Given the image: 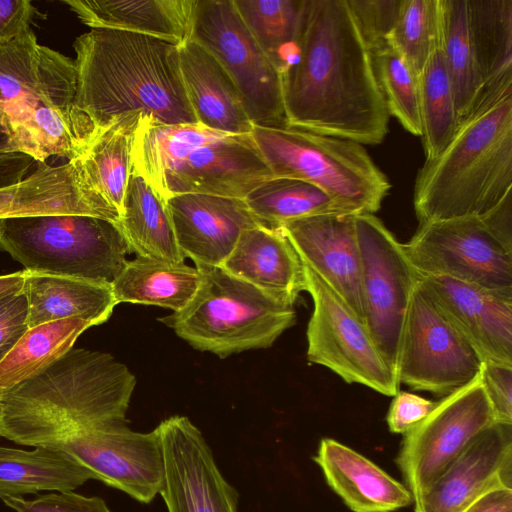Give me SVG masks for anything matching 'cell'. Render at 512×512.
I'll return each mask as SVG.
<instances>
[{
	"mask_svg": "<svg viewBox=\"0 0 512 512\" xmlns=\"http://www.w3.org/2000/svg\"><path fill=\"white\" fill-rule=\"evenodd\" d=\"M288 126L380 144L389 113L347 0H305L299 51L281 75Z\"/></svg>",
	"mask_w": 512,
	"mask_h": 512,
	"instance_id": "obj_1",
	"label": "cell"
},
{
	"mask_svg": "<svg viewBox=\"0 0 512 512\" xmlns=\"http://www.w3.org/2000/svg\"><path fill=\"white\" fill-rule=\"evenodd\" d=\"M73 47L75 104L93 127L127 113L165 125L197 123L182 82L178 45L128 31L91 29Z\"/></svg>",
	"mask_w": 512,
	"mask_h": 512,
	"instance_id": "obj_2",
	"label": "cell"
},
{
	"mask_svg": "<svg viewBox=\"0 0 512 512\" xmlns=\"http://www.w3.org/2000/svg\"><path fill=\"white\" fill-rule=\"evenodd\" d=\"M135 385L133 373L112 355L72 348L0 398V436L56 447L86 428L126 421Z\"/></svg>",
	"mask_w": 512,
	"mask_h": 512,
	"instance_id": "obj_3",
	"label": "cell"
},
{
	"mask_svg": "<svg viewBox=\"0 0 512 512\" xmlns=\"http://www.w3.org/2000/svg\"><path fill=\"white\" fill-rule=\"evenodd\" d=\"M512 192V72L485 88L451 141L418 170L419 224L480 215Z\"/></svg>",
	"mask_w": 512,
	"mask_h": 512,
	"instance_id": "obj_4",
	"label": "cell"
},
{
	"mask_svg": "<svg viewBox=\"0 0 512 512\" xmlns=\"http://www.w3.org/2000/svg\"><path fill=\"white\" fill-rule=\"evenodd\" d=\"M76 88L74 59L39 44L31 28L0 46L2 149L37 163L79 156L94 127L75 104Z\"/></svg>",
	"mask_w": 512,
	"mask_h": 512,
	"instance_id": "obj_5",
	"label": "cell"
},
{
	"mask_svg": "<svg viewBox=\"0 0 512 512\" xmlns=\"http://www.w3.org/2000/svg\"><path fill=\"white\" fill-rule=\"evenodd\" d=\"M201 282L181 311L160 318L193 348L226 357L268 348L294 325V305L221 267H197Z\"/></svg>",
	"mask_w": 512,
	"mask_h": 512,
	"instance_id": "obj_6",
	"label": "cell"
},
{
	"mask_svg": "<svg viewBox=\"0 0 512 512\" xmlns=\"http://www.w3.org/2000/svg\"><path fill=\"white\" fill-rule=\"evenodd\" d=\"M251 136L273 177L310 183L346 214H374L391 184L363 145L294 128L253 126Z\"/></svg>",
	"mask_w": 512,
	"mask_h": 512,
	"instance_id": "obj_7",
	"label": "cell"
},
{
	"mask_svg": "<svg viewBox=\"0 0 512 512\" xmlns=\"http://www.w3.org/2000/svg\"><path fill=\"white\" fill-rule=\"evenodd\" d=\"M0 249L29 272L112 284L131 252L118 223L79 214L0 220Z\"/></svg>",
	"mask_w": 512,
	"mask_h": 512,
	"instance_id": "obj_8",
	"label": "cell"
},
{
	"mask_svg": "<svg viewBox=\"0 0 512 512\" xmlns=\"http://www.w3.org/2000/svg\"><path fill=\"white\" fill-rule=\"evenodd\" d=\"M403 246L420 274L512 297V192L483 214L419 224Z\"/></svg>",
	"mask_w": 512,
	"mask_h": 512,
	"instance_id": "obj_9",
	"label": "cell"
},
{
	"mask_svg": "<svg viewBox=\"0 0 512 512\" xmlns=\"http://www.w3.org/2000/svg\"><path fill=\"white\" fill-rule=\"evenodd\" d=\"M191 39L226 70L253 126L288 127L281 75L243 23L233 0H197Z\"/></svg>",
	"mask_w": 512,
	"mask_h": 512,
	"instance_id": "obj_10",
	"label": "cell"
},
{
	"mask_svg": "<svg viewBox=\"0 0 512 512\" xmlns=\"http://www.w3.org/2000/svg\"><path fill=\"white\" fill-rule=\"evenodd\" d=\"M302 261V260H301ZM305 291L313 301L307 326V358L345 382L394 396L399 383L365 323L349 305L302 261Z\"/></svg>",
	"mask_w": 512,
	"mask_h": 512,
	"instance_id": "obj_11",
	"label": "cell"
},
{
	"mask_svg": "<svg viewBox=\"0 0 512 512\" xmlns=\"http://www.w3.org/2000/svg\"><path fill=\"white\" fill-rule=\"evenodd\" d=\"M481 360L418 281L405 314L395 374L400 384L446 396L470 382Z\"/></svg>",
	"mask_w": 512,
	"mask_h": 512,
	"instance_id": "obj_12",
	"label": "cell"
},
{
	"mask_svg": "<svg viewBox=\"0 0 512 512\" xmlns=\"http://www.w3.org/2000/svg\"><path fill=\"white\" fill-rule=\"evenodd\" d=\"M355 227L364 323L395 372L403 322L418 273L403 244L374 214L355 215Z\"/></svg>",
	"mask_w": 512,
	"mask_h": 512,
	"instance_id": "obj_13",
	"label": "cell"
},
{
	"mask_svg": "<svg viewBox=\"0 0 512 512\" xmlns=\"http://www.w3.org/2000/svg\"><path fill=\"white\" fill-rule=\"evenodd\" d=\"M493 422L479 373L437 401L434 409L404 434L395 460L413 500Z\"/></svg>",
	"mask_w": 512,
	"mask_h": 512,
	"instance_id": "obj_14",
	"label": "cell"
},
{
	"mask_svg": "<svg viewBox=\"0 0 512 512\" xmlns=\"http://www.w3.org/2000/svg\"><path fill=\"white\" fill-rule=\"evenodd\" d=\"M64 450L91 471L94 479L150 503L164 484V457L157 427L131 430L126 421L81 430L61 441Z\"/></svg>",
	"mask_w": 512,
	"mask_h": 512,
	"instance_id": "obj_15",
	"label": "cell"
},
{
	"mask_svg": "<svg viewBox=\"0 0 512 512\" xmlns=\"http://www.w3.org/2000/svg\"><path fill=\"white\" fill-rule=\"evenodd\" d=\"M157 429L164 457L162 496L168 512H237V492L219 470L201 431L185 416Z\"/></svg>",
	"mask_w": 512,
	"mask_h": 512,
	"instance_id": "obj_16",
	"label": "cell"
},
{
	"mask_svg": "<svg viewBox=\"0 0 512 512\" xmlns=\"http://www.w3.org/2000/svg\"><path fill=\"white\" fill-rule=\"evenodd\" d=\"M273 175L251 133L224 135L191 151L163 176L158 196L199 193L244 199Z\"/></svg>",
	"mask_w": 512,
	"mask_h": 512,
	"instance_id": "obj_17",
	"label": "cell"
},
{
	"mask_svg": "<svg viewBox=\"0 0 512 512\" xmlns=\"http://www.w3.org/2000/svg\"><path fill=\"white\" fill-rule=\"evenodd\" d=\"M498 489H512V424L493 422L413 500L414 512H462Z\"/></svg>",
	"mask_w": 512,
	"mask_h": 512,
	"instance_id": "obj_18",
	"label": "cell"
},
{
	"mask_svg": "<svg viewBox=\"0 0 512 512\" xmlns=\"http://www.w3.org/2000/svg\"><path fill=\"white\" fill-rule=\"evenodd\" d=\"M418 278L481 362L512 366V297L448 277Z\"/></svg>",
	"mask_w": 512,
	"mask_h": 512,
	"instance_id": "obj_19",
	"label": "cell"
},
{
	"mask_svg": "<svg viewBox=\"0 0 512 512\" xmlns=\"http://www.w3.org/2000/svg\"><path fill=\"white\" fill-rule=\"evenodd\" d=\"M300 259L363 320L361 255L355 215L335 213L292 220L279 226Z\"/></svg>",
	"mask_w": 512,
	"mask_h": 512,
	"instance_id": "obj_20",
	"label": "cell"
},
{
	"mask_svg": "<svg viewBox=\"0 0 512 512\" xmlns=\"http://www.w3.org/2000/svg\"><path fill=\"white\" fill-rule=\"evenodd\" d=\"M177 245L196 267H220L241 233L261 225L244 199L186 193L165 200Z\"/></svg>",
	"mask_w": 512,
	"mask_h": 512,
	"instance_id": "obj_21",
	"label": "cell"
},
{
	"mask_svg": "<svg viewBox=\"0 0 512 512\" xmlns=\"http://www.w3.org/2000/svg\"><path fill=\"white\" fill-rule=\"evenodd\" d=\"M52 214L90 215L119 224V217L89 188L76 159L58 166L37 163L30 176L0 188V220Z\"/></svg>",
	"mask_w": 512,
	"mask_h": 512,
	"instance_id": "obj_22",
	"label": "cell"
},
{
	"mask_svg": "<svg viewBox=\"0 0 512 512\" xmlns=\"http://www.w3.org/2000/svg\"><path fill=\"white\" fill-rule=\"evenodd\" d=\"M220 267L293 305L305 291L302 261L280 227L258 225L243 231Z\"/></svg>",
	"mask_w": 512,
	"mask_h": 512,
	"instance_id": "obj_23",
	"label": "cell"
},
{
	"mask_svg": "<svg viewBox=\"0 0 512 512\" xmlns=\"http://www.w3.org/2000/svg\"><path fill=\"white\" fill-rule=\"evenodd\" d=\"M313 459L330 488L353 512H394L413 503L405 485L335 439L323 438Z\"/></svg>",
	"mask_w": 512,
	"mask_h": 512,
	"instance_id": "obj_24",
	"label": "cell"
},
{
	"mask_svg": "<svg viewBox=\"0 0 512 512\" xmlns=\"http://www.w3.org/2000/svg\"><path fill=\"white\" fill-rule=\"evenodd\" d=\"M187 100L197 123L215 132L250 134L253 128L232 79L217 59L190 39L179 46Z\"/></svg>",
	"mask_w": 512,
	"mask_h": 512,
	"instance_id": "obj_25",
	"label": "cell"
},
{
	"mask_svg": "<svg viewBox=\"0 0 512 512\" xmlns=\"http://www.w3.org/2000/svg\"><path fill=\"white\" fill-rule=\"evenodd\" d=\"M91 29H114L167 40L192 37L197 0H64Z\"/></svg>",
	"mask_w": 512,
	"mask_h": 512,
	"instance_id": "obj_26",
	"label": "cell"
},
{
	"mask_svg": "<svg viewBox=\"0 0 512 512\" xmlns=\"http://www.w3.org/2000/svg\"><path fill=\"white\" fill-rule=\"evenodd\" d=\"M23 292L28 301L29 328L69 318L100 325L118 304L111 284L26 270Z\"/></svg>",
	"mask_w": 512,
	"mask_h": 512,
	"instance_id": "obj_27",
	"label": "cell"
},
{
	"mask_svg": "<svg viewBox=\"0 0 512 512\" xmlns=\"http://www.w3.org/2000/svg\"><path fill=\"white\" fill-rule=\"evenodd\" d=\"M141 113L112 117L92 136L76 159L94 194L118 217L132 173V151Z\"/></svg>",
	"mask_w": 512,
	"mask_h": 512,
	"instance_id": "obj_28",
	"label": "cell"
},
{
	"mask_svg": "<svg viewBox=\"0 0 512 512\" xmlns=\"http://www.w3.org/2000/svg\"><path fill=\"white\" fill-rule=\"evenodd\" d=\"M94 479L89 469L57 447L26 451L0 446V498L44 490L73 491Z\"/></svg>",
	"mask_w": 512,
	"mask_h": 512,
	"instance_id": "obj_29",
	"label": "cell"
},
{
	"mask_svg": "<svg viewBox=\"0 0 512 512\" xmlns=\"http://www.w3.org/2000/svg\"><path fill=\"white\" fill-rule=\"evenodd\" d=\"M200 282L197 267L137 255L126 262L111 288L118 304L155 305L178 312L192 300Z\"/></svg>",
	"mask_w": 512,
	"mask_h": 512,
	"instance_id": "obj_30",
	"label": "cell"
},
{
	"mask_svg": "<svg viewBox=\"0 0 512 512\" xmlns=\"http://www.w3.org/2000/svg\"><path fill=\"white\" fill-rule=\"evenodd\" d=\"M119 225L131 252L139 256L184 262L165 202L137 172L129 177Z\"/></svg>",
	"mask_w": 512,
	"mask_h": 512,
	"instance_id": "obj_31",
	"label": "cell"
},
{
	"mask_svg": "<svg viewBox=\"0 0 512 512\" xmlns=\"http://www.w3.org/2000/svg\"><path fill=\"white\" fill-rule=\"evenodd\" d=\"M224 135L199 123L160 124L142 115L132 151L133 171L154 189H159L164 174L194 149Z\"/></svg>",
	"mask_w": 512,
	"mask_h": 512,
	"instance_id": "obj_32",
	"label": "cell"
},
{
	"mask_svg": "<svg viewBox=\"0 0 512 512\" xmlns=\"http://www.w3.org/2000/svg\"><path fill=\"white\" fill-rule=\"evenodd\" d=\"M91 326L69 318L29 328L0 362V398L63 357Z\"/></svg>",
	"mask_w": 512,
	"mask_h": 512,
	"instance_id": "obj_33",
	"label": "cell"
},
{
	"mask_svg": "<svg viewBox=\"0 0 512 512\" xmlns=\"http://www.w3.org/2000/svg\"><path fill=\"white\" fill-rule=\"evenodd\" d=\"M305 0H233L243 23L282 75L296 60Z\"/></svg>",
	"mask_w": 512,
	"mask_h": 512,
	"instance_id": "obj_34",
	"label": "cell"
},
{
	"mask_svg": "<svg viewBox=\"0 0 512 512\" xmlns=\"http://www.w3.org/2000/svg\"><path fill=\"white\" fill-rule=\"evenodd\" d=\"M467 18L485 89L512 72V0H467Z\"/></svg>",
	"mask_w": 512,
	"mask_h": 512,
	"instance_id": "obj_35",
	"label": "cell"
},
{
	"mask_svg": "<svg viewBox=\"0 0 512 512\" xmlns=\"http://www.w3.org/2000/svg\"><path fill=\"white\" fill-rule=\"evenodd\" d=\"M244 201L259 223L267 227L316 215L344 213L320 188L286 177L264 181Z\"/></svg>",
	"mask_w": 512,
	"mask_h": 512,
	"instance_id": "obj_36",
	"label": "cell"
},
{
	"mask_svg": "<svg viewBox=\"0 0 512 512\" xmlns=\"http://www.w3.org/2000/svg\"><path fill=\"white\" fill-rule=\"evenodd\" d=\"M421 138L425 160L436 158L456 133L460 119L442 49L436 50L419 75Z\"/></svg>",
	"mask_w": 512,
	"mask_h": 512,
	"instance_id": "obj_37",
	"label": "cell"
},
{
	"mask_svg": "<svg viewBox=\"0 0 512 512\" xmlns=\"http://www.w3.org/2000/svg\"><path fill=\"white\" fill-rule=\"evenodd\" d=\"M442 9L441 49L461 122L482 94L484 85L470 39L467 0H442Z\"/></svg>",
	"mask_w": 512,
	"mask_h": 512,
	"instance_id": "obj_38",
	"label": "cell"
},
{
	"mask_svg": "<svg viewBox=\"0 0 512 512\" xmlns=\"http://www.w3.org/2000/svg\"><path fill=\"white\" fill-rule=\"evenodd\" d=\"M442 28V0H401L388 44L419 76L432 54L441 48Z\"/></svg>",
	"mask_w": 512,
	"mask_h": 512,
	"instance_id": "obj_39",
	"label": "cell"
},
{
	"mask_svg": "<svg viewBox=\"0 0 512 512\" xmlns=\"http://www.w3.org/2000/svg\"><path fill=\"white\" fill-rule=\"evenodd\" d=\"M375 75L389 115L421 137L419 76L388 43L371 51Z\"/></svg>",
	"mask_w": 512,
	"mask_h": 512,
	"instance_id": "obj_40",
	"label": "cell"
},
{
	"mask_svg": "<svg viewBox=\"0 0 512 512\" xmlns=\"http://www.w3.org/2000/svg\"><path fill=\"white\" fill-rule=\"evenodd\" d=\"M347 2L369 50L372 51L388 43L401 0H347Z\"/></svg>",
	"mask_w": 512,
	"mask_h": 512,
	"instance_id": "obj_41",
	"label": "cell"
},
{
	"mask_svg": "<svg viewBox=\"0 0 512 512\" xmlns=\"http://www.w3.org/2000/svg\"><path fill=\"white\" fill-rule=\"evenodd\" d=\"M2 500L16 512H111L102 498L73 491L41 495L33 500L22 497H4Z\"/></svg>",
	"mask_w": 512,
	"mask_h": 512,
	"instance_id": "obj_42",
	"label": "cell"
},
{
	"mask_svg": "<svg viewBox=\"0 0 512 512\" xmlns=\"http://www.w3.org/2000/svg\"><path fill=\"white\" fill-rule=\"evenodd\" d=\"M479 374L495 422L512 424V366L484 361Z\"/></svg>",
	"mask_w": 512,
	"mask_h": 512,
	"instance_id": "obj_43",
	"label": "cell"
},
{
	"mask_svg": "<svg viewBox=\"0 0 512 512\" xmlns=\"http://www.w3.org/2000/svg\"><path fill=\"white\" fill-rule=\"evenodd\" d=\"M27 319L28 301L23 290L0 299V362L29 329Z\"/></svg>",
	"mask_w": 512,
	"mask_h": 512,
	"instance_id": "obj_44",
	"label": "cell"
},
{
	"mask_svg": "<svg viewBox=\"0 0 512 512\" xmlns=\"http://www.w3.org/2000/svg\"><path fill=\"white\" fill-rule=\"evenodd\" d=\"M435 405L436 402L419 395L398 391L394 395L386 417L389 430L393 433L405 434L422 421Z\"/></svg>",
	"mask_w": 512,
	"mask_h": 512,
	"instance_id": "obj_45",
	"label": "cell"
},
{
	"mask_svg": "<svg viewBox=\"0 0 512 512\" xmlns=\"http://www.w3.org/2000/svg\"><path fill=\"white\" fill-rule=\"evenodd\" d=\"M37 14L29 0H0V46L30 29Z\"/></svg>",
	"mask_w": 512,
	"mask_h": 512,
	"instance_id": "obj_46",
	"label": "cell"
},
{
	"mask_svg": "<svg viewBox=\"0 0 512 512\" xmlns=\"http://www.w3.org/2000/svg\"><path fill=\"white\" fill-rule=\"evenodd\" d=\"M34 162L29 155L6 151L0 146V188L22 181Z\"/></svg>",
	"mask_w": 512,
	"mask_h": 512,
	"instance_id": "obj_47",
	"label": "cell"
},
{
	"mask_svg": "<svg viewBox=\"0 0 512 512\" xmlns=\"http://www.w3.org/2000/svg\"><path fill=\"white\" fill-rule=\"evenodd\" d=\"M462 512H512V489L491 491L475 500Z\"/></svg>",
	"mask_w": 512,
	"mask_h": 512,
	"instance_id": "obj_48",
	"label": "cell"
},
{
	"mask_svg": "<svg viewBox=\"0 0 512 512\" xmlns=\"http://www.w3.org/2000/svg\"><path fill=\"white\" fill-rule=\"evenodd\" d=\"M25 270L0 275V299L23 290Z\"/></svg>",
	"mask_w": 512,
	"mask_h": 512,
	"instance_id": "obj_49",
	"label": "cell"
},
{
	"mask_svg": "<svg viewBox=\"0 0 512 512\" xmlns=\"http://www.w3.org/2000/svg\"><path fill=\"white\" fill-rule=\"evenodd\" d=\"M0 412H1V410H0Z\"/></svg>",
	"mask_w": 512,
	"mask_h": 512,
	"instance_id": "obj_50",
	"label": "cell"
}]
</instances>
